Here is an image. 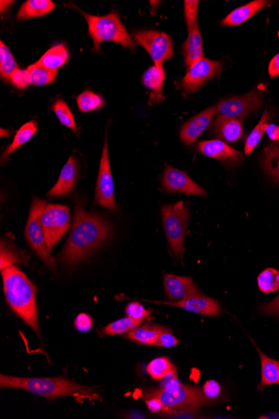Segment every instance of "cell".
<instances>
[{
  "instance_id": "43",
  "label": "cell",
  "mask_w": 279,
  "mask_h": 419,
  "mask_svg": "<svg viewBox=\"0 0 279 419\" xmlns=\"http://www.w3.org/2000/svg\"><path fill=\"white\" fill-rule=\"evenodd\" d=\"M75 326L81 333H87L93 326V320L89 315L81 313L78 315L75 320Z\"/></svg>"
},
{
  "instance_id": "36",
  "label": "cell",
  "mask_w": 279,
  "mask_h": 419,
  "mask_svg": "<svg viewBox=\"0 0 279 419\" xmlns=\"http://www.w3.org/2000/svg\"><path fill=\"white\" fill-rule=\"evenodd\" d=\"M52 109L62 125L69 127L74 133H77L78 129L74 115L66 102H64L63 100H58L52 105Z\"/></svg>"
},
{
  "instance_id": "39",
  "label": "cell",
  "mask_w": 279,
  "mask_h": 419,
  "mask_svg": "<svg viewBox=\"0 0 279 419\" xmlns=\"http://www.w3.org/2000/svg\"><path fill=\"white\" fill-rule=\"evenodd\" d=\"M10 82L18 89H26L31 85L30 73L28 70H18L12 75Z\"/></svg>"
},
{
  "instance_id": "16",
  "label": "cell",
  "mask_w": 279,
  "mask_h": 419,
  "mask_svg": "<svg viewBox=\"0 0 279 419\" xmlns=\"http://www.w3.org/2000/svg\"><path fill=\"white\" fill-rule=\"evenodd\" d=\"M157 304L166 305L178 307L190 313L202 315L206 317H218L221 314L220 306L218 301L214 299L204 297V295H197L185 299L180 301H155Z\"/></svg>"
},
{
  "instance_id": "47",
  "label": "cell",
  "mask_w": 279,
  "mask_h": 419,
  "mask_svg": "<svg viewBox=\"0 0 279 419\" xmlns=\"http://www.w3.org/2000/svg\"><path fill=\"white\" fill-rule=\"evenodd\" d=\"M0 3H1V13H3V11L7 10L13 5L14 1H3L2 0Z\"/></svg>"
},
{
  "instance_id": "13",
  "label": "cell",
  "mask_w": 279,
  "mask_h": 419,
  "mask_svg": "<svg viewBox=\"0 0 279 419\" xmlns=\"http://www.w3.org/2000/svg\"><path fill=\"white\" fill-rule=\"evenodd\" d=\"M223 64L203 58L190 68L182 78L181 86L186 93H193L221 73Z\"/></svg>"
},
{
  "instance_id": "19",
  "label": "cell",
  "mask_w": 279,
  "mask_h": 419,
  "mask_svg": "<svg viewBox=\"0 0 279 419\" xmlns=\"http://www.w3.org/2000/svg\"><path fill=\"white\" fill-rule=\"evenodd\" d=\"M79 167L77 159L71 156L69 160L63 167L59 180L48 193L50 198L66 196L73 190L79 179Z\"/></svg>"
},
{
  "instance_id": "14",
  "label": "cell",
  "mask_w": 279,
  "mask_h": 419,
  "mask_svg": "<svg viewBox=\"0 0 279 419\" xmlns=\"http://www.w3.org/2000/svg\"><path fill=\"white\" fill-rule=\"evenodd\" d=\"M162 187L166 193L184 194L206 197V192L191 179L184 171L166 165L162 176Z\"/></svg>"
},
{
  "instance_id": "3",
  "label": "cell",
  "mask_w": 279,
  "mask_h": 419,
  "mask_svg": "<svg viewBox=\"0 0 279 419\" xmlns=\"http://www.w3.org/2000/svg\"><path fill=\"white\" fill-rule=\"evenodd\" d=\"M0 388L18 389L46 398L73 396L87 400H101V396L88 387L78 384L66 378H18L0 375Z\"/></svg>"
},
{
  "instance_id": "45",
  "label": "cell",
  "mask_w": 279,
  "mask_h": 419,
  "mask_svg": "<svg viewBox=\"0 0 279 419\" xmlns=\"http://www.w3.org/2000/svg\"><path fill=\"white\" fill-rule=\"evenodd\" d=\"M269 74L271 78L277 77L279 75V53L272 59L269 66Z\"/></svg>"
},
{
  "instance_id": "5",
  "label": "cell",
  "mask_w": 279,
  "mask_h": 419,
  "mask_svg": "<svg viewBox=\"0 0 279 419\" xmlns=\"http://www.w3.org/2000/svg\"><path fill=\"white\" fill-rule=\"evenodd\" d=\"M81 11L88 23L89 35L94 42V50L99 51L103 41H113L134 51L137 43L131 37L119 19L117 11L110 12L104 16L91 15Z\"/></svg>"
},
{
  "instance_id": "41",
  "label": "cell",
  "mask_w": 279,
  "mask_h": 419,
  "mask_svg": "<svg viewBox=\"0 0 279 419\" xmlns=\"http://www.w3.org/2000/svg\"><path fill=\"white\" fill-rule=\"evenodd\" d=\"M179 344V342L176 337L171 333L169 329L163 330L160 334V336L157 338V342H155L154 346L161 347H173Z\"/></svg>"
},
{
  "instance_id": "33",
  "label": "cell",
  "mask_w": 279,
  "mask_h": 419,
  "mask_svg": "<svg viewBox=\"0 0 279 419\" xmlns=\"http://www.w3.org/2000/svg\"><path fill=\"white\" fill-rule=\"evenodd\" d=\"M105 100L101 95L95 94L90 91H84L77 97L79 109L83 111V113H89L91 111L101 109L105 106Z\"/></svg>"
},
{
  "instance_id": "34",
  "label": "cell",
  "mask_w": 279,
  "mask_h": 419,
  "mask_svg": "<svg viewBox=\"0 0 279 419\" xmlns=\"http://www.w3.org/2000/svg\"><path fill=\"white\" fill-rule=\"evenodd\" d=\"M258 285L262 292H275L279 290V271L272 268L264 270L258 275Z\"/></svg>"
},
{
  "instance_id": "27",
  "label": "cell",
  "mask_w": 279,
  "mask_h": 419,
  "mask_svg": "<svg viewBox=\"0 0 279 419\" xmlns=\"http://www.w3.org/2000/svg\"><path fill=\"white\" fill-rule=\"evenodd\" d=\"M262 165L265 173L279 185V142L266 147L262 157Z\"/></svg>"
},
{
  "instance_id": "7",
  "label": "cell",
  "mask_w": 279,
  "mask_h": 419,
  "mask_svg": "<svg viewBox=\"0 0 279 419\" xmlns=\"http://www.w3.org/2000/svg\"><path fill=\"white\" fill-rule=\"evenodd\" d=\"M46 202L41 199L34 198L32 202L29 218L26 228V238L31 249L41 258L45 264L52 269L57 270V264L48 248L45 231H44L41 217L45 210Z\"/></svg>"
},
{
  "instance_id": "31",
  "label": "cell",
  "mask_w": 279,
  "mask_h": 419,
  "mask_svg": "<svg viewBox=\"0 0 279 419\" xmlns=\"http://www.w3.org/2000/svg\"><path fill=\"white\" fill-rule=\"evenodd\" d=\"M32 86H46L53 83L57 77V71H51L35 63L27 68Z\"/></svg>"
},
{
  "instance_id": "38",
  "label": "cell",
  "mask_w": 279,
  "mask_h": 419,
  "mask_svg": "<svg viewBox=\"0 0 279 419\" xmlns=\"http://www.w3.org/2000/svg\"><path fill=\"white\" fill-rule=\"evenodd\" d=\"M126 317L143 323L145 321L150 320L151 313L150 310H147L141 303L134 301L129 303V304L126 306Z\"/></svg>"
},
{
  "instance_id": "40",
  "label": "cell",
  "mask_w": 279,
  "mask_h": 419,
  "mask_svg": "<svg viewBox=\"0 0 279 419\" xmlns=\"http://www.w3.org/2000/svg\"><path fill=\"white\" fill-rule=\"evenodd\" d=\"M143 398H144L147 408H148L151 412L154 413H164V405H163L160 398L148 392L145 393Z\"/></svg>"
},
{
  "instance_id": "22",
  "label": "cell",
  "mask_w": 279,
  "mask_h": 419,
  "mask_svg": "<svg viewBox=\"0 0 279 419\" xmlns=\"http://www.w3.org/2000/svg\"><path fill=\"white\" fill-rule=\"evenodd\" d=\"M269 6V1H265V0H255V1L248 3V5L239 7L238 9L231 12L223 19L221 24L224 26H238L242 25V24L252 18L258 12Z\"/></svg>"
},
{
  "instance_id": "8",
  "label": "cell",
  "mask_w": 279,
  "mask_h": 419,
  "mask_svg": "<svg viewBox=\"0 0 279 419\" xmlns=\"http://www.w3.org/2000/svg\"><path fill=\"white\" fill-rule=\"evenodd\" d=\"M185 6V19L189 30V37L182 47L187 70L195 64L200 62L203 57L202 39L198 28V0H186Z\"/></svg>"
},
{
  "instance_id": "1",
  "label": "cell",
  "mask_w": 279,
  "mask_h": 419,
  "mask_svg": "<svg viewBox=\"0 0 279 419\" xmlns=\"http://www.w3.org/2000/svg\"><path fill=\"white\" fill-rule=\"evenodd\" d=\"M113 231L109 223L97 214L86 212L77 198L73 228L61 254L62 264L74 267L97 250L108 239Z\"/></svg>"
},
{
  "instance_id": "11",
  "label": "cell",
  "mask_w": 279,
  "mask_h": 419,
  "mask_svg": "<svg viewBox=\"0 0 279 419\" xmlns=\"http://www.w3.org/2000/svg\"><path fill=\"white\" fill-rule=\"evenodd\" d=\"M95 202L98 205L106 207L113 212H117L118 210V206L115 199L114 183L110 165L107 138L105 140L101 163H99L97 187H95Z\"/></svg>"
},
{
  "instance_id": "30",
  "label": "cell",
  "mask_w": 279,
  "mask_h": 419,
  "mask_svg": "<svg viewBox=\"0 0 279 419\" xmlns=\"http://www.w3.org/2000/svg\"><path fill=\"white\" fill-rule=\"evenodd\" d=\"M269 111H265L264 115L259 121L258 124L254 127V129L251 131L245 141L244 151L246 155H249L253 153L255 147H256L261 141L266 131V127L269 124L270 122Z\"/></svg>"
},
{
  "instance_id": "32",
  "label": "cell",
  "mask_w": 279,
  "mask_h": 419,
  "mask_svg": "<svg viewBox=\"0 0 279 419\" xmlns=\"http://www.w3.org/2000/svg\"><path fill=\"white\" fill-rule=\"evenodd\" d=\"M19 70L17 62L9 48L0 43V75L5 81H10L12 75Z\"/></svg>"
},
{
  "instance_id": "9",
  "label": "cell",
  "mask_w": 279,
  "mask_h": 419,
  "mask_svg": "<svg viewBox=\"0 0 279 419\" xmlns=\"http://www.w3.org/2000/svg\"><path fill=\"white\" fill-rule=\"evenodd\" d=\"M41 222L48 248L51 251L69 229L70 209L65 205H47L43 211Z\"/></svg>"
},
{
  "instance_id": "26",
  "label": "cell",
  "mask_w": 279,
  "mask_h": 419,
  "mask_svg": "<svg viewBox=\"0 0 279 419\" xmlns=\"http://www.w3.org/2000/svg\"><path fill=\"white\" fill-rule=\"evenodd\" d=\"M257 349L262 368L261 383L258 389L262 390L266 386L279 384V361L266 356L258 347Z\"/></svg>"
},
{
  "instance_id": "37",
  "label": "cell",
  "mask_w": 279,
  "mask_h": 419,
  "mask_svg": "<svg viewBox=\"0 0 279 419\" xmlns=\"http://www.w3.org/2000/svg\"><path fill=\"white\" fill-rule=\"evenodd\" d=\"M22 258L13 246L3 241L1 242V270L21 263Z\"/></svg>"
},
{
  "instance_id": "20",
  "label": "cell",
  "mask_w": 279,
  "mask_h": 419,
  "mask_svg": "<svg viewBox=\"0 0 279 419\" xmlns=\"http://www.w3.org/2000/svg\"><path fill=\"white\" fill-rule=\"evenodd\" d=\"M211 133L228 142H235L242 138L243 127L240 120L218 115L210 127Z\"/></svg>"
},
{
  "instance_id": "4",
  "label": "cell",
  "mask_w": 279,
  "mask_h": 419,
  "mask_svg": "<svg viewBox=\"0 0 279 419\" xmlns=\"http://www.w3.org/2000/svg\"><path fill=\"white\" fill-rule=\"evenodd\" d=\"M162 381L160 389L149 390L148 393L160 398L164 405V413L191 412L209 402L202 389L182 384L177 373L171 374Z\"/></svg>"
},
{
  "instance_id": "23",
  "label": "cell",
  "mask_w": 279,
  "mask_h": 419,
  "mask_svg": "<svg viewBox=\"0 0 279 419\" xmlns=\"http://www.w3.org/2000/svg\"><path fill=\"white\" fill-rule=\"evenodd\" d=\"M57 6L50 0H28L19 9L17 21L41 17L53 11Z\"/></svg>"
},
{
  "instance_id": "24",
  "label": "cell",
  "mask_w": 279,
  "mask_h": 419,
  "mask_svg": "<svg viewBox=\"0 0 279 419\" xmlns=\"http://www.w3.org/2000/svg\"><path fill=\"white\" fill-rule=\"evenodd\" d=\"M69 57L66 46L64 44H57L46 52L37 63L46 69L58 71L59 68L66 65Z\"/></svg>"
},
{
  "instance_id": "42",
  "label": "cell",
  "mask_w": 279,
  "mask_h": 419,
  "mask_svg": "<svg viewBox=\"0 0 279 419\" xmlns=\"http://www.w3.org/2000/svg\"><path fill=\"white\" fill-rule=\"evenodd\" d=\"M202 391L207 399H215L221 393V386L217 381L209 380L205 382Z\"/></svg>"
},
{
  "instance_id": "28",
  "label": "cell",
  "mask_w": 279,
  "mask_h": 419,
  "mask_svg": "<svg viewBox=\"0 0 279 419\" xmlns=\"http://www.w3.org/2000/svg\"><path fill=\"white\" fill-rule=\"evenodd\" d=\"M38 130V124L37 122L32 121L26 123L16 133L13 142L8 147L5 153L2 155V162H5L11 153H13L15 150H17L19 147L25 145L27 142L34 137Z\"/></svg>"
},
{
  "instance_id": "35",
  "label": "cell",
  "mask_w": 279,
  "mask_h": 419,
  "mask_svg": "<svg viewBox=\"0 0 279 419\" xmlns=\"http://www.w3.org/2000/svg\"><path fill=\"white\" fill-rule=\"evenodd\" d=\"M142 324V322L135 321L134 319L126 317L119 320L110 323L103 329V333L107 336H115L128 333L129 331Z\"/></svg>"
},
{
  "instance_id": "46",
  "label": "cell",
  "mask_w": 279,
  "mask_h": 419,
  "mask_svg": "<svg viewBox=\"0 0 279 419\" xmlns=\"http://www.w3.org/2000/svg\"><path fill=\"white\" fill-rule=\"evenodd\" d=\"M266 133L273 142L279 141V126L273 124V123H269L266 127Z\"/></svg>"
},
{
  "instance_id": "44",
  "label": "cell",
  "mask_w": 279,
  "mask_h": 419,
  "mask_svg": "<svg viewBox=\"0 0 279 419\" xmlns=\"http://www.w3.org/2000/svg\"><path fill=\"white\" fill-rule=\"evenodd\" d=\"M261 313L269 316H279V295L274 300L261 306Z\"/></svg>"
},
{
  "instance_id": "12",
  "label": "cell",
  "mask_w": 279,
  "mask_h": 419,
  "mask_svg": "<svg viewBox=\"0 0 279 419\" xmlns=\"http://www.w3.org/2000/svg\"><path fill=\"white\" fill-rule=\"evenodd\" d=\"M262 104V91L260 89H254L241 97L222 100L217 105L218 113L224 117L244 119L260 109Z\"/></svg>"
},
{
  "instance_id": "2",
  "label": "cell",
  "mask_w": 279,
  "mask_h": 419,
  "mask_svg": "<svg viewBox=\"0 0 279 419\" xmlns=\"http://www.w3.org/2000/svg\"><path fill=\"white\" fill-rule=\"evenodd\" d=\"M3 292L12 310L41 337L37 303V288L15 266L1 270Z\"/></svg>"
},
{
  "instance_id": "17",
  "label": "cell",
  "mask_w": 279,
  "mask_h": 419,
  "mask_svg": "<svg viewBox=\"0 0 279 419\" xmlns=\"http://www.w3.org/2000/svg\"><path fill=\"white\" fill-rule=\"evenodd\" d=\"M164 288L167 298L173 301H180L202 295L193 279L178 275L166 274Z\"/></svg>"
},
{
  "instance_id": "25",
  "label": "cell",
  "mask_w": 279,
  "mask_h": 419,
  "mask_svg": "<svg viewBox=\"0 0 279 419\" xmlns=\"http://www.w3.org/2000/svg\"><path fill=\"white\" fill-rule=\"evenodd\" d=\"M166 329V327L162 326L144 324L129 331L125 337L143 345L154 346L160 334Z\"/></svg>"
},
{
  "instance_id": "21",
  "label": "cell",
  "mask_w": 279,
  "mask_h": 419,
  "mask_svg": "<svg viewBox=\"0 0 279 419\" xmlns=\"http://www.w3.org/2000/svg\"><path fill=\"white\" fill-rule=\"evenodd\" d=\"M166 79V73L163 67L153 66L149 68L143 75L142 82L146 89L151 91L150 95V105L154 102H162L164 101L165 97L163 94V84Z\"/></svg>"
},
{
  "instance_id": "29",
  "label": "cell",
  "mask_w": 279,
  "mask_h": 419,
  "mask_svg": "<svg viewBox=\"0 0 279 419\" xmlns=\"http://www.w3.org/2000/svg\"><path fill=\"white\" fill-rule=\"evenodd\" d=\"M146 371L151 378L157 381H162L171 374L177 373L176 366L166 357L154 359L147 366Z\"/></svg>"
},
{
  "instance_id": "10",
  "label": "cell",
  "mask_w": 279,
  "mask_h": 419,
  "mask_svg": "<svg viewBox=\"0 0 279 419\" xmlns=\"http://www.w3.org/2000/svg\"><path fill=\"white\" fill-rule=\"evenodd\" d=\"M133 37L139 45L148 52L155 66L163 67L166 59L173 58V43L169 35L157 30L134 32Z\"/></svg>"
},
{
  "instance_id": "6",
  "label": "cell",
  "mask_w": 279,
  "mask_h": 419,
  "mask_svg": "<svg viewBox=\"0 0 279 419\" xmlns=\"http://www.w3.org/2000/svg\"><path fill=\"white\" fill-rule=\"evenodd\" d=\"M189 207L184 202L162 207L163 227L175 257L182 259L189 225Z\"/></svg>"
},
{
  "instance_id": "18",
  "label": "cell",
  "mask_w": 279,
  "mask_h": 419,
  "mask_svg": "<svg viewBox=\"0 0 279 419\" xmlns=\"http://www.w3.org/2000/svg\"><path fill=\"white\" fill-rule=\"evenodd\" d=\"M217 113V105L211 106L186 122L181 127V141L187 146L193 145L210 125L211 121Z\"/></svg>"
},
{
  "instance_id": "15",
  "label": "cell",
  "mask_w": 279,
  "mask_h": 419,
  "mask_svg": "<svg viewBox=\"0 0 279 419\" xmlns=\"http://www.w3.org/2000/svg\"><path fill=\"white\" fill-rule=\"evenodd\" d=\"M198 150L206 157L217 159L224 165H236L243 160L240 151L235 150L220 139L199 142Z\"/></svg>"
}]
</instances>
